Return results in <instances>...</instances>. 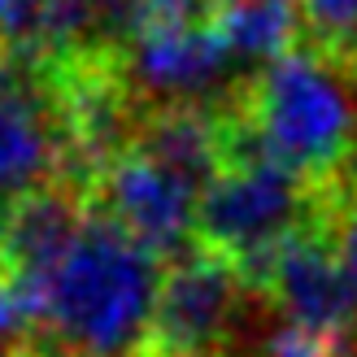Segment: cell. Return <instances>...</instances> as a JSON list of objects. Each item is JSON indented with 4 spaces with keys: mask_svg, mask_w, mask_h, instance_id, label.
Segmentation results:
<instances>
[{
    "mask_svg": "<svg viewBox=\"0 0 357 357\" xmlns=\"http://www.w3.org/2000/svg\"><path fill=\"white\" fill-rule=\"evenodd\" d=\"M162 275V257L92 209L75 248L40 288L44 344L61 357H139Z\"/></svg>",
    "mask_w": 357,
    "mask_h": 357,
    "instance_id": "6da1fadb",
    "label": "cell"
},
{
    "mask_svg": "<svg viewBox=\"0 0 357 357\" xmlns=\"http://www.w3.org/2000/svg\"><path fill=\"white\" fill-rule=\"evenodd\" d=\"M236 114L261 153L310 188L335 192L357 178V83L344 61L296 48L248 75Z\"/></svg>",
    "mask_w": 357,
    "mask_h": 357,
    "instance_id": "7a4b0ae2",
    "label": "cell"
},
{
    "mask_svg": "<svg viewBox=\"0 0 357 357\" xmlns=\"http://www.w3.org/2000/svg\"><path fill=\"white\" fill-rule=\"evenodd\" d=\"M327 209L331 192L271 162L244 118L227 114V166L196 201V244L236 266L248 292H261L279 248L323 222Z\"/></svg>",
    "mask_w": 357,
    "mask_h": 357,
    "instance_id": "3957f363",
    "label": "cell"
},
{
    "mask_svg": "<svg viewBox=\"0 0 357 357\" xmlns=\"http://www.w3.org/2000/svg\"><path fill=\"white\" fill-rule=\"evenodd\" d=\"M139 109H192L236 114L248 75L231 61L213 26H149L114 61Z\"/></svg>",
    "mask_w": 357,
    "mask_h": 357,
    "instance_id": "277c9868",
    "label": "cell"
},
{
    "mask_svg": "<svg viewBox=\"0 0 357 357\" xmlns=\"http://www.w3.org/2000/svg\"><path fill=\"white\" fill-rule=\"evenodd\" d=\"M248 301L236 266L196 244L166 266L153 327L139 357H222V344Z\"/></svg>",
    "mask_w": 357,
    "mask_h": 357,
    "instance_id": "5b68a950",
    "label": "cell"
},
{
    "mask_svg": "<svg viewBox=\"0 0 357 357\" xmlns=\"http://www.w3.org/2000/svg\"><path fill=\"white\" fill-rule=\"evenodd\" d=\"M196 201L201 196L188 183L139 153L114 157L87 188V205L162 261H178L196 248Z\"/></svg>",
    "mask_w": 357,
    "mask_h": 357,
    "instance_id": "8992f818",
    "label": "cell"
},
{
    "mask_svg": "<svg viewBox=\"0 0 357 357\" xmlns=\"http://www.w3.org/2000/svg\"><path fill=\"white\" fill-rule=\"evenodd\" d=\"M261 296L271 301L288 323L323 335V340L344 344L349 335L357 331L349 283H344V271H340V257H335L327 218L305 227L301 236H292L288 244L279 248Z\"/></svg>",
    "mask_w": 357,
    "mask_h": 357,
    "instance_id": "52a82bcc",
    "label": "cell"
},
{
    "mask_svg": "<svg viewBox=\"0 0 357 357\" xmlns=\"http://www.w3.org/2000/svg\"><path fill=\"white\" fill-rule=\"evenodd\" d=\"M87 213H92L87 192L75 183H48L40 192L9 201L5 231H0V266L22 283V292L35 305V318H40V288L75 248Z\"/></svg>",
    "mask_w": 357,
    "mask_h": 357,
    "instance_id": "ba28073f",
    "label": "cell"
},
{
    "mask_svg": "<svg viewBox=\"0 0 357 357\" xmlns=\"http://www.w3.org/2000/svg\"><path fill=\"white\" fill-rule=\"evenodd\" d=\"M70 149L61 100L0 92V201H17L48 183H66Z\"/></svg>",
    "mask_w": 357,
    "mask_h": 357,
    "instance_id": "9c48e42d",
    "label": "cell"
},
{
    "mask_svg": "<svg viewBox=\"0 0 357 357\" xmlns=\"http://www.w3.org/2000/svg\"><path fill=\"white\" fill-rule=\"evenodd\" d=\"M131 153L149 157L153 166H162L201 196L227 166V114L192 109V105L144 109Z\"/></svg>",
    "mask_w": 357,
    "mask_h": 357,
    "instance_id": "30bf717a",
    "label": "cell"
},
{
    "mask_svg": "<svg viewBox=\"0 0 357 357\" xmlns=\"http://www.w3.org/2000/svg\"><path fill=\"white\" fill-rule=\"evenodd\" d=\"M213 31L240 70H266L301 44V0H222Z\"/></svg>",
    "mask_w": 357,
    "mask_h": 357,
    "instance_id": "8fae6325",
    "label": "cell"
},
{
    "mask_svg": "<svg viewBox=\"0 0 357 357\" xmlns=\"http://www.w3.org/2000/svg\"><path fill=\"white\" fill-rule=\"evenodd\" d=\"M301 22L318 52L349 66L357 52V0H301Z\"/></svg>",
    "mask_w": 357,
    "mask_h": 357,
    "instance_id": "7c38bea8",
    "label": "cell"
},
{
    "mask_svg": "<svg viewBox=\"0 0 357 357\" xmlns=\"http://www.w3.org/2000/svg\"><path fill=\"white\" fill-rule=\"evenodd\" d=\"M327 227H331V244H335V257H340L349 301H353V323H357V178L331 192Z\"/></svg>",
    "mask_w": 357,
    "mask_h": 357,
    "instance_id": "4fadbf2b",
    "label": "cell"
},
{
    "mask_svg": "<svg viewBox=\"0 0 357 357\" xmlns=\"http://www.w3.org/2000/svg\"><path fill=\"white\" fill-rule=\"evenodd\" d=\"M40 35V0H0V52L35 48Z\"/></svg>",
    "mask_w": 357,
    "mask_h": 357,
    "instance_id": "5bb4252c",
    "label": "cell"
},
{
    "mask_svg": "<svg viewBox=\"0 0 357 357\" xmlns=\"http://www.w3.org/2000/svg\"><path fill=\"white\" fill-rule=\"evenodd\" d=\"M5 357H61L52 344H44V340H35V344H26V349H17V353H5Z\"/></svg>",
    "mask_w": 357,
    "mask_h": 357,
    "instance_id": "9a60e30c",
    "label": "cell"
},
{
    "mask_svg": "<svg viewBox=\"0 0 357 357\" xmlns=\"http://www.w3.org/2000/svg\"><path fill=\"white\" fill-rule=\"evenodd\" d=\"M349 75H353V83H357V52L349 57Z\"/></svg>",
    "mask_w": 357,
    "mask_h": 357,
    "instance_id": "2e32d148",
    "label": "cell"
},
{
    "mask_svg": "<svg viewBox=\"0 0 357 357\" xmlns=\"http://www.w3.org/2000/svg\"><path fill=\"white\" fill-rule=\"evenodd\" d=\"M5 213H9V201H0V231H5Z\"/></svg>",
    "mask_w": 357,
    "mask_h": 357,
    "instance_id": "e0dca14e",
    "label": "cell"
}]
</instances>
